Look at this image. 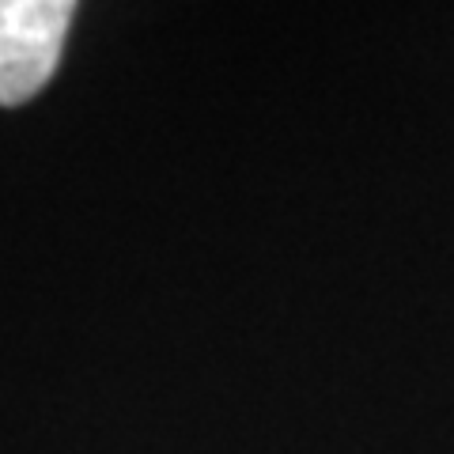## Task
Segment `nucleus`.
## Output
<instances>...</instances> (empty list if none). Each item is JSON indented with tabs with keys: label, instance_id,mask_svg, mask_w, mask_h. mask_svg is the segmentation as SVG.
I'll list each match as a JSON object with an SVG mask.
<instances>
[{
	"label": "nucleus",
	"instance_id": "f257e3e1",
	"mask_svg": "<svg viewBox=\"0 0 454 454\" xmlns=\"http://www.w3.org/2000/svg\"><path fill=\"white\" fill-rule=\"evenodd\" d=\"M73 16V0H0V106H20L46 88Z\"/></svg>",
	"mask_w": 454,
	"mask_h": 454
}]
</instances>
